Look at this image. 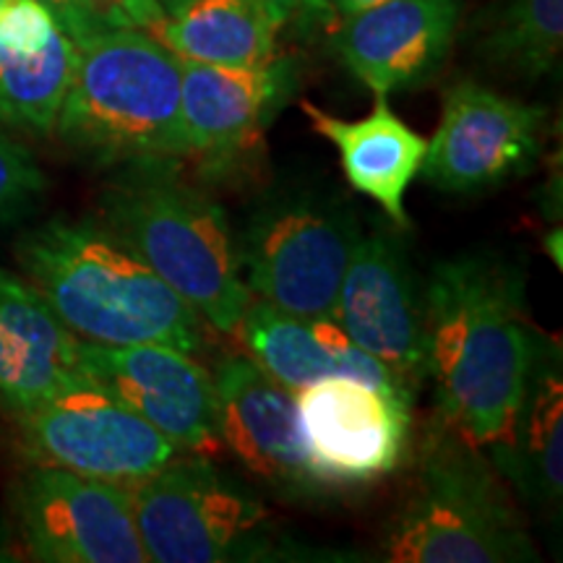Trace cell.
<instances>
[{
    "label": "cell",
    "instance_id": "6da1fadb",
    "mask_svg": "<svg viewBox=\"0 0 563 563\" xmlns=\"http://www.w3.org/2000/svg\"><path fill=\"white\" fill-rule=\"evenodd\" d=\"M422 313L433 420L496 454L511 435L538 336L525 313V274L498 253L446 258L428 277Z\"/></svg>",
    "mask_w": 563,
    "mask_h": 563
},
{
    "label": "cell",
    "instance_id": "7a4b0ae2",
    "mask_svg": "<svg viewBox=\"0 0 563 563\" xmlns=\"http://www.w3.org/2000/svg\"><path fill=\"white\" fill-rule=\"evenodd\" d=\"M24 277L81 342L203 350L199 313L97 220H51L16 245Z\"/></svg>",
    "mask_w": 563,
    "mask_h": 563
},
{
    "label": "cell",
    "instance_id": "3957f363",
    "mask_svg": "<svg viewBox=\"0 0 563 563\" xmlns=\"http://www.w3.org/2000/svg\"><path fill=\"white\" fill-rule=\"evenodd\" d=\"M53 133L97 167L180 165V58L139 30L79 42Z\"/></svg>",
    "mask_w": 563,
    "mask_h": 563
},
{
    "label": "cell",
    "instance_id": "277c9868",
    "mask_svg": "<svg viewBox=\"0 0 563 563\" xmlns=\"http://www.w3.org/2000/svg\"><path fill=\"white\" fill-rule=\"evenodd\" d=\"M180 165L125 167L100 199V222L217 332L235 334L253 295L224 209Z\"/></svg>",
    "mask_w": 563,
    "mask_h": 563
},
{
    "label": "cell",
    "instance_id": "5b68a950",
    "mask_svg": "<svg viewBox=\"0 0 563 563\" xmlns=\"http://www.w3.org/2000/svg\"><path fill=\"white\" fill-rule=\"evenodd\" d=\"M382 553L391 563L538 561L496 464L435 420Z\"/></svg>",
    "mask_w": 563,
    "mask_h": 563
},
{
    "label": "cell",
    "instance_id": "8992f818",
    "mask_svg": "<svg viewBox=\"0 0 563 563\" xmlns=\"http://www.w3.org/2000/svg\"><path fill=\"white\" fill-rule=\"evenodd\" d=\"M131 504L141 545L154 563L269 559V511L209 456L178 454L131 488Z\"/></svg>",
    "mask_w": 563,
    "mask_h": 563
},
{
    "label": "cell",
    "instance_id": "52a82bcc",
    "mask_svg": "<svg viewBox=\"0 0 563 563\" xmlns=\"http://www.w3.org/2000/svg\"><path fill=\"white\" fill-rule=\"evenodd\" d=\"M361 235L342 201L308 191L269 199L238 241L245 287L298 319H334L336 292Z\"/></svg>",
    "mask_w": 563,
    "mask_h": 563
},
{
    "label": "cell",
    "instance_id": "ba28073f",
    "mask_svg": "<svg viewBox=\"0 0 563 563\" xmlns=\"http://www.w3.org/2000/svg\"><path fill=\"white\" fill-rule=\"evenodd\" d=\"M13 420L32 464L70 470L129 490L183 454L95 378H84Z\"/></svg>",
    "mask_w": 563,
    "mask_h": 563
},
{
    "label": "cell",
    "instance_id": "9c48e42d",
    "mask_svg": "<svg viewBox=\"0 0 563 563\" xmlns=\"http://www.w3.org/2000/svg\"><path fill=\"white\" fill-rule=\"evenodd\" d=\"M13 511L34 561L150 563L121 485L32 464L13 488Z\"/></svg>",
    "mask_w": 563,
    "mask_h": 563
},
{
    "label": "cell",
    "instance_id": "30bf717a",
    "mask_svg": "<svg viewBox=\"0 0 563 563\" xmlns=\"http://www.w3.org/2000/svg\"><path fill=\"white\" fill-rule=\"evenodd\" d=\"M292 394L308 464L323 490L361 488L402 464L412 431L410 402L344 376Z\"/></svg>",
    "mask_w": 563,
    "mask_h": 563
},
{
    "label": "cell",
    "instance_id": "8fae6325",
    "mask_svg": "<svg viewBox=\"0 0 563 563\" xmlns=\"http://www.w3.org/2000/svg\"><path fill=\"white\" fill-rule=\"evenodd\" d=\"M543 118V108L477 81L454 84L418 175L449 194L485 191L527 175L540 154Z\"/></svg>",
    "mask_w": 563,
    "mask_h": 563
},
{
    "label": "cell",
    "instance_id": "7c38bea8",
    "mask_svg": "<svg viewBox=\"0 0 563 563\" xmlns=\"http://www.w3.org/2000/svg\"><path fill=\"white\" fill-rule=\"evenodd\" d=\"M81 365L89 378L123 399L183 454L211 460L224 449L214 378L188 352L167 344L104 347L81 342Z\"/></svg>",
    "mask_w": 563,
    "mask_h": 563
},
{
    "label": "cell",
    "instance_id": "4fadbf2b",
    "mask_svg": "<svg viewBox=\"0 0 563 563\" xmlns=\"http://www.w3.org/2000/svg\"><path fill=\"white\" fill-rule=\"evenodd\" d=\"M334 321L412 391L426 382V313L405 243L386 230L361 235L336 292Z\"/></svg>",
    "mask_w": 563,
    "mask_h": 563
},
{
    "label": "cell",
    "instance_id": "5bb4252c",
    "mask_svg": "<svg viewBox=\"0 0 563 563\" xmlns=\"http://www.w3.org/2000/svg\"><path fill=\"white\" fill-rule=\"evenodd\" d=\"M295 89V66H209L180 60V121L188 159L220 170L262 146L266 125Z\"/></svg>",
    "mask_w": 563,
    "mask_h": 563
},
{
    "label": "cell",
    "instance_id": "9a60e30c",
    "mask_svg": "<svg viewBox=\"0 0 563 563\" xmlns=\"http://www.w3.org/2000/svg\"><path fill=\"white\" fill-rule=\"evenodd\" d=\"M222 446L258 481L287 496L323 490L308 464L295 394L249 355H228L211 373Z\"/></svg>",
    "mask_w": 563,
    "mask_h": 563
},
{
    "label": "cell",
    "instance_id": "2e32d148",
    "mask_svg": "<svg viewBox=\"0 0 563 563\" xmlns=\"http://www.w3.org/2000/svg\"><path fill=\"white\" fill-rule=\"evenodd\" d=\"M460 0H389L342 19L332 47L376 97L415 87L435 74L454 45Z\"/></svg>",
    "mask_w": 563,
    "mask_h": 563
},
{
    "label": "cell",
    "instance_id": "e0dca14e",
    "mask_svg": "<svg viewBox=\"0 0 563 563\" xmlns=\"http://www.w3.org/2000/svg\"><path fill=\"white\" fill-rule=\"evenodd\" d=\"M84 378L79 336L30 279L0 269V407L16 418Z\"/></svg>",
    "mask_w": 563,
    "mask_h": 563
},
{
    "label": "cell",
    "instance_id": "ac0fdd59",
    "mask_svg": "<svg viewBox=\"0 0 563 563\" xmlns=\"http://www.w3.org/2000/svg\"><path fill=\"white\" fill-rule=\"evenodd\" d=\"M302 112L313 131L336 146L350 186L376 201L397 228H410L405 196L426 159L428 139L412 131L386 97H376V108L361 121H342L306 100Z\"/></svg>",
    "mask_w": 563,
    "mask_h": 563
},
{
    "label": "cell",
    "instance_id": "d6986e66",
    "mask_svg": "<svg viewBox=\"0 0 563 563\" xmlns=\"http://www.w3.org/2000/svg\"><path fill=\"white\" fill-rule=\"evenodd\" d=\"M563 376L559 344L534 336L525 391L514 415L511 435L493 454V464L517 485L527 501L559 506L563 488Z\"/></svg>",
    "mask_w": 563,
    "mask_h": 563
},
{
    "label": "cell",
    "instance_id": "ffe728a7",
    "mask_svg": "<svg viewBox=\"0 0 563 563\" xmlns=\"http://www.w3.org/2000/svg\"><path fill=\"white\" fill-rule=\"evenodd\" d=\"M277 32L262 0H188L159 21L152 37L180 60L262 66L277 58Z\"/></svg>",
    "mask_w": 563,
    "mask_h": 563
},
{
    "label": "cell",
    "instance_id": "44dd1931",
    "mask_svg": "<svg viewBox=\"0 0 563 563\" xmlns=\"http://www.w3.org/2000/svg\"><path fill=\"white\" fill-rule=\"evenodd\" d=\"M235 334H241L251 361L290 391L342 376L340 363L311 321L279 311L264 300L249 302Z\"/></svg>",
    "mask_w": 563,
    "mask_h": 563
},
{
    "label": "cell",
    "instance_id": "7402d4cb",
    "mask_svg": "<svg viewBox=\"0 0 563 563\" xmlns=\"http://www.w3.org/2000/svg\"><path fill=\"white\" fill-rule=\"evenodd\" d=\"M477 51L490 66L527 81L553 74L563 53V0H504Z\"/></svg>",
    "mask_w": 563,
    "mask_h": 563
},
{
    "label": "cell",
    "instance_id": "603a6c76",
    "mask_svg": "<svg viewBox=\"0 0 563 563\" xmlns=\"http://www.w3.org/2000/svg\"><path fill=\"white\" fill-rule=\"evenodd\" d=\"M45 191V173L34 154L0 123V222L24 214Z\"/></svg>",
    "mask_w": 563,
    "mask_h": 563
},
{
    "label": "cell",
    "instance_id": "cb8c5ba5",
    "mask_svg": "<svg viewBox=\"0 0 563 563\" xmlns=\"http://www.w3.org/2000/svg\"><path fill=\"white\" fill-rule=\"evenodd\" d=\"M102 30H139L154 32L165 11L157 0H91Z\"/></svg>",
    "mask_w": 563,
    "mask_h": 563
},
{
    "label": "cell",
    "instance_id": "d4e9b609",
    "mask_svg": "<svg viewBox=\"0 0 563 563\" xmlns=\"http://www.w3.org/2000/svg\"><path fill=\"white\" fill-rule=\"evenodd\" d=\"M37 3H42L53 13V19L58 21V26L68 34V40L74 45H79V42L95 37L100 32H108L102 30L91 0H37Z\"/></svg>",
    "mask_w": 563,
    "mask_h": 563
},
{
    "label": "cell",
    "instance_id": "484cf974",
    "mask_svg": "<svg viewBox=\"0 0 563 563\" xmlns=\"http://www.w3.org/2000/svg\"><path fill=\"white\" fill-rule=\"evenodd\" d=\"M262 5L269 11V16L277 21L279 30L285 24H290V21L323 16V11H329L323 0H262Z\"/></svg>",
    "mask_w": 563,
    "mask_h": 563
},
{
    "label": "cell",
    "instance_id": "4316f807",
    "mask_svg": "<svg viewBox=\"0 0 563 563\" xmlns=\"http://www.w3.org/2000/svg\"><path fill=\"white\" fill-rule=\"evenodd\" d=\"M323 3H327L329 11L340 13L342 19H347V16H355V13H361V11L376 9V5H382V3H389V0H323Z\"/></svg>",
    "mask_w": 563,
    "mask_h": 563
},
{
    "label": "cell",
    "instance_id": "83f0119b",
    "mask_svg": "<svg viewBox=\"0 0 563 563\" xmlns=\"http://www.w3.org/2000/svg\"><path fill=\"white\" fill-rule=\"evenodd\" d=\"M157 3H159V9L165 11V16H170V13L183 9V5H186L188 0H157Z\"/></svg>",
    "mask_w": 563,
    "mask_h": 563
}]
</instances>
